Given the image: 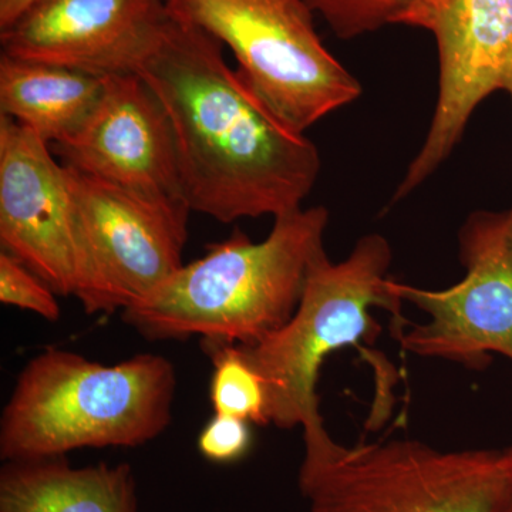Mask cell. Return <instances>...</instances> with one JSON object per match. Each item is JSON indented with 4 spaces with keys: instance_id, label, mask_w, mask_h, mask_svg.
<instances>
[{
    "instance_id": "6da1fadb",
    "label": "cell",
    "mask_w": 512,
    "mask_h": 512,
    "mask_svg": "<svg viewBox=\"0 0 512 512\" xmlns=\"http://www.w3.org/2000/svg\"><path fill=\"white\" fill-rule=\"evenodd\" d=\"M137 74L170 119L191 211L231 224L302 208L318 181V148L228 66L214 36L170 16Z\"/></svg>"
},
{
    "instance_id": "7a4b0ae2",
    "label": "cell",
    "mask_w": 512,
    "mask_h": 512,
    "mask_svg": "<svg viewBox=\"0 0 512 512\" xmlns=\"http://www.w3.org/2000/svg\"><path fill=\"white\" fill-rule=\"evenodd\" d=\"M328 224L329 211L319 205L276 217L261 242L235 229L121 316L156 342L255 345L292 318L312 266L326 254Z\"/></svg>"
},
{
    "instance_id": "3957f363",
    "label": "cell",
    "mask_w": 512,
    "mask_h": 512,
    "mask_svg": "<svg viewBox=\"0 0 512 512\" xmlns=\"http://www.w3.org/2000/svg\"><path fill=\"white\" fill-rule=\"evenodd\" d=\"M175 392L177 373L164 356L141 353L104 365L70 350H43L23 367L3 409L0 456L40 460L144 446L170 426Z\"/></svg>"
},
{
    "instance_id": "277c9868",
    "label": "cell",
    "mask_w": 512,
    "mask_h": 512,
    "mask_svg": "<svg viewBox=\"0 0 512 512\" xmlns=\"http://www.w3.org/2000/svg\"><path fill=\"white\" fill-rule=\"evenodd\" d=\"M392 258L389 242L379 234L360 238L338 264L328 254L320 256L292 318L255 345H238L264 380L269 423L286 430L325 426L318 379L326 357L379 332L373 308L393 316L396 338L409 325L396 281L389 278Z\"/></svg>"
},
{
    "instance_id": "5b68a950",
    "label": "cell",
    "mask_w": 512,
    "mask_h": 512,
    "mask_svg": "<svg viewBox=\"0 0 512 512\" xmlns=\"http://www.w3.org/2000/svg\"><path fill=\"white\" fill-rule=\"evenodd\" d=\"M298 485L309 512H498L504 456L417 440L346 447L322 426L303 430Z\"/></svg>"
},
{
    "instance_id": "8992f818",
    "label": "cell",
    "mask_w": 512,
    "mask_h": 512,
    "mask_svg": "<svg viewBox=\"0 0 512 512\" xmlns=\"http://www.w3.org/2000/svg\"><path fill=\"white\" fill-rule=\"evenodd\" d=\"M168 15L214 36L256 96L305 133L362 94L323 45L305 0H165Z\"/></svg>"
},
{
    "instance_id": "52a82bcc",
    "label": "cell",
    "mask_w": 512,
    "mask_h": 512,
    "mask_svg": "<svg viewBox=\"0 0 512 512\" xmlns=\"http://www.w3.org/2000/svg\"><path fill=\"white\" fill-rule=\"evenodd\" d=\"M66 168L86 265L77 301L90 315L124 312L183 268L191 210Z\"/></svg>"
},
{
    "instance_id": "ba28073f",
    "label": "cell",
    "mask_w": 512,
    "mask_h": 512,
    "mask_svg": "<svg viewBox=\"0 0 512 512\" xmlns=\"http://www.w3.org/2000/svg\"><path fill=\"white\" fill-rule=\"evenodd\" d=\"M396 25L430 32L439 57L436 109L394 192L400 201L450 157L487 97L504 92L512 104V0H410Z\"/></svg>"
},
{
    "instance_id": "9c48e42d",
    "label": "cell",
    "mask_w": 512,
    "mask_h": 512,
    "mask_svg": "<svg viewBox=\"0 0 512 512\" xmlns=\"http://www.w3.org/2000/svg\"><path fill=\"white\" fill-rule=\"evenodd\" d=\"M458 244L463 281L441 291L396 282L403 302L429 316L427 323H409L397 339L413 355L468 369H484L493 355L512 363V205L471 214Z\"/></svg>"
},
{
    "instance_id": "30bf717a",
    "label": "cell",
    "mask_w": 512,
    "mask_h": 512,
    "mask_svg": "<svg viewBox=\"0 0 512 512\" xmlns=\"http://www.w3.org/2000/svg\"><path fill=\"white\" fill-rule=\"evenodd\" d=\"M32 130L0 114V245L56 295L77 299L84 252L69 173Z\"/></svg>"
},
{
    "instance_id": "8fae6325",
    "label": "cell",
    "mask_w": 512,
    "mask_h": 512,
    "mask_svg": "<svg viewBox=\"0 0 512 512\" xmlns=\"http://www.w3.org/2000/svg\"><path fill=\"white\" fill-rule=\"evenodd\" d=\"M170 23L165 0H47L0 32L3 55L93 76L137 74Z\"/></svg>"
},
{
    "instance_id": "7c38bea8",
    "label": "cell",
    "mask_w": 512,
    "mask_h": 512,
    "mask_svg": "<svg viewBox=\"0 0 512 512\" xmlns=\"http://www.w3.org/2000/svg\"><path fill=\"white\" fill-rule=\"evenodd\" d=\"M50 148L79 173L185 204L173 127L138 74L106 77L99 104L82 130Z\"/></svg>"
},
{
    "instance_id": "4fadbf2b",
    "label": "cell",
    "mask_w": 512,
    "mask_h": 512,
    "mask_svg": "<svg viewBox=\"0 0 512 512\" xmlns=\"http://www.w3.org/2000/svg\"><path fill=\"white\" fill-rule=\"evenodd\" d=\"M0 512H138L136 477L126 463L72 467L64 457L6 461Z\"/></svg>"
},
{
    "instance_id": "5bb4252c",
    "label": "cell",
    "mask_w": 512,
    "mask_h": 512,
    "mask_svg": "<svg viewBox=\"0 0 512 512\" xmlns=\"http://www.w3.org/2000/svg\"><path fill=\"white\" fill-rule=\"evenodd\" d=\"M106 77L52 64L0 57V114L50 147L76 136L92 117Z\"/></svg>"
},
{
    "instance_id": "9a60e30c",
    "label": "cell",
    "mask_w": 512,
    "mask_h": 512,
    "mask_svg": "<svg viewBox=\"0 0 512 512\" xmlns=\"http://www.w3.org/2000/svg\"><path fill=\"white\" fill-rule=\"evenodd\" d=\"M212 360L210 399L215 414L247 423H269L268 393L264 380L238 345L204 346Z\"/></svg>"
},
{
    "instance_id": "2e32d148",
    "label": "cell",
    "mask_w": 512,
    "mask_h": 512,
    "mask_svg": "<svg viewBox=\"0 0 512 512\" xmlns=\"http://www.w3.org/2000/svg\"><path fill=\"white\" fill-rule=\"evenodd\" d=\"M313 12L328 22L340 39L376 32L397 19L410 0H305Z\"/></svg>"
},
{
    "instance_id": "e0dca14e",
    "label": "cell",
    "mask_w": 512,
    "mask_h": 512,
    "mask_svg": "<svg viewBox=\"0 0 512 512\" xmlns=\"http://www.w3.org/2000/svg\"><path fill=\"white\" fill-rule=\"evenodd\" d=\"M56 292L28 266L8 252H0V302L36 313L50 322L60 318Z\"/></svg>"
},
{
    "instance_id": "ac0fdd59",
    "label": "cell",
    "mask_w": 512,
    "mask_h": 512,
    "mask_svg": "<svg viewBox=\"0 0 512 512\" xmlns=\"http://www.w3.org/2000/svg\"><path fill=\"white\" fill-rule=\"evenodd\" d=\"M252 444L247 421L214 414L198 436V451L215 464H231L247 456Z\"/></svg>"
},
{
    "instance_id": "d6986e66",
    "label": "cell",
    "mask_w": 512,
    "mask_h": 512,
    "mask_svg": "<svg viewBox=\"0 0 512 512\" xmlns=\"http://www.w3.org/2000/svg\"><path fill=\"white\" fill-rule=\"evenodd\" d=\"M47 0H0V32L15 26L23 16Z\"/></svg>"
},
{
    "instance_id": "ffe728a7",
    "label": "cell",
    "mask_w": 512,
    "mask_h": 512,
    "mask_svg": "<svg viewBox=\"0 0 512 512\" xmlns=\"http://www.w3.org/2000/svg\"><path fill=\"white\" fill-rule=\"evenodd\" d=\"M504 485L498 512H512V444L503 450Z\"/></svg>"
}]
</instances>
